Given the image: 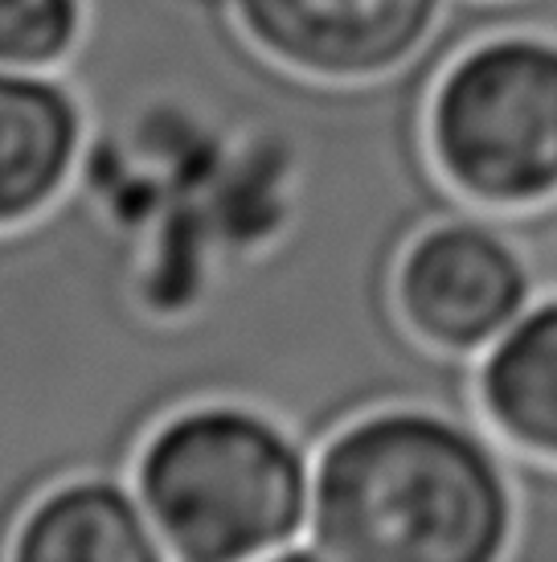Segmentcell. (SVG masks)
<instances>
[{
  "instance_id": "10",
  "label": "cell",
  "mask_w": 557,
  "mask_h": 562,
  "mask_svg": "<svg viewBox=\"0 0 557 562\" xmlns=\"http://www.w3.org/2000/svg\"><path fill=\"white\" fill-rule=\"evenodd\" d=\"M512 493H516V530L509 559H557V460L525 456L509 448Z\"/></svg>"
},
{
  "instance_id": "7",
  "label": "cell",
  "mask_w": 557,
  "mask_h": 562,
  "mask_svg": "<svg viewBox=\"0 0 557 562\" xmlns=\"http://www.w3.org/2000/svg\"><path fill=\"white\" fill-rule=\"evenodd\" d=\"M169 550L127 476H70L33 501L9 562H164Z\"/></svg>"
},
{
  "instance_id": "2",
  "label": "cell",
  "mask_w": 557,
  "mask_h": 562,
  "mask_svg": "<svg viewBox=\"0 0 557 562\" xmlns=\"http://www.w3.org/2000/svg\"><path fill=\"white\" fill-rule=\"evenodd\" d=\"M132 484L169 559H304L311 452L259 406L197 403L169 415L144 439Z\"/></svg>"
},
{
  "instance_id": "5",
  "label": "cell",
  "mask_w": 557,
  "mask_h": 562,
  "mask_svg": "<svg viewBox=\"0 0 557 562\" xmlns=\"http://www.w3.org/2000/svg\"><path fill=\"white\" fill-rule=\"evenodd\" d=\"M242 30L308 79L370 82L414 63L447 0H234Z\"/></svg>"
},
{
  "instance_id": "11",
  "label": "cell",
  "mask_w": 557,
  "mask_h": 562,
  "mask_svg": "<svg viewBox=\"0 0 557 562\" xmlns=\"http://www.w3.org/2000/svg\"><path fill=\"white\" fill-rule=\"evenodd\" d=\"M512 235L525 247L533 276H537V292L549 296L557 292V198L545 205H528V210H512Z\"/></svg>"
},
{
  "instance_id": "4",
  "label": "cell",
  "mask_w": 557,
  "mask_h": 562,
  "mask_svg": "<svg viewBox=\"0 0 557 562\" xmlns=\"http://www.w3.org/2000/svg\"><path fill=\"white\" fill-rule=\"evenodd\" d=\"M394 292L406 325L459 358H480L542 296L512 235V210H471L427 226L406 247Z\"/></svg>"
},
{
  "instance_id": "9",
  "label": "cell",
  "mask_w": 557,
  "mask_h": 562,
  "mask_svg": "<svg viewBox=\"0 0 557 562\" xmlns=\"http://www.w3.org/2000/svg\"><path fill=\"white\" fill-rule=\"evenodd\" d=\"M87 30V0H0V66L62 70Z\"/></svg>"
},
{
  "instance_id": "8",
  "label": "cell",
  "mask_w": 557,
  "mask_h": 562,
  "mask_svg": "<svg viewBox=\"0 0 557 562\" xmlns=\"http://www.w3.org/2000/svg\"><path fill=\"white\" fill-rule=\"evenodd\" d=\"M476 398L504 448L557 460V292L533 300L476 358Z\"/></svg>"
},
{
  "instance_id": "3",
  "label": "cell",
  "mask_w": 557,
  "mask_h": 562,
  "mask_svg": "<svg viewBox=\"0 0 557 562\" xmlns=\"http://www.w3.org/2000/svg\"><path fill=\"white\" fill-rule=\"evenodd\" d=\"M439 172L484 210L557 198V37L512 30L459 49L427 108Z\"/></svg>"
},
{
  "instance_id": "6",
  "label": "cell",
  "mask_w": 557,
  "mask_h": 562,
  "mask_svg": "<svg viewBox=\"0 0 557 562\" xmlns=\"http://www.w3.org/2000/svg\"><path fill=\"white\" fill-rule=\"evenodd\" d=\"M87 115L54 70L0 66V231L46 214L70 186Z\"/></svg>"
},
{
  "instance_id": "1",
  "label": "cell",
  "mask_w": 557,
  "mask_h": 562,
  "mask_svg": "<svg viewBox=\"0 0 557 562\" xmlns=\"http://www.w3.org/2000/svg\"><path fill=\"white\" fill-rule=\"evenodd\" d=\"M516 530L509 448L434 406H377L311 456L304 559L500 562Z\"/></svg>"
}]
</instances>
